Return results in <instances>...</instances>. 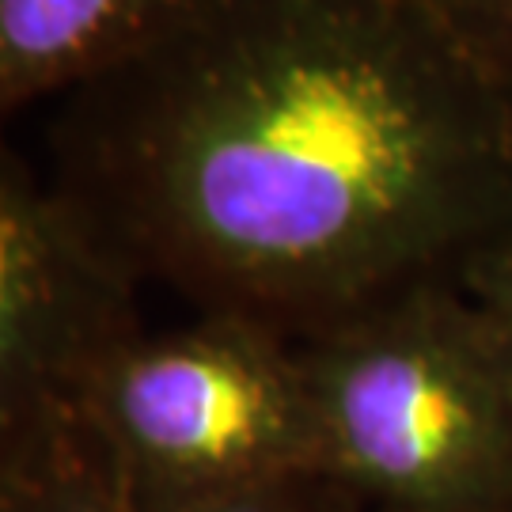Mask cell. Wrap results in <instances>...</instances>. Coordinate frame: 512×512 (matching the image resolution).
<instances>
[{
	"label": "cell",
	"mask_w": 512,
	"mask_h": 512,
	"mask_svg": "<svg viewBox=\"0 0 512 512\" xmlns=\"http://www.w3.org/2000/svg\"><path fill=\"white\" fill-rule=\"evenodd\" d=\"M486 73L512 88V0H421Z\"/></svg>",
	"instance_id": "cell-7"
},
{
	"label": "cell",
	"mask_w": 512,
	"mask_h": 512,
	"mask_svg": "<svg viewBox=\"0 0 512 512\" xmlns=\"http://www.w3.org/2000/svg\"><path fill=\"white\" fill-rule=\"evenodd\" d=\"M213 0H0V133L38 99L122 69Z\"/></svg>",
	"instance_id": "cell-5"
},
{
	"label": "cell",
	"mask_w": 512,
	"mask_h": 512,
	"mask_svg": "<svg viewBox=\"0 0 512 512\" xmlns=\"http://www.w3.org/2000/svg\"><path fill=\"white\" fill-rule=\"evenodd\" d=\"M205 512H368L342 482L330 475H300L289 482H277L266 490H255L236 501H224Z\"/></svg>",
	"instance_id": "cell-9"
},
{
	"label": "cell",
	"mask_w": 512,
	"mask_h": 512,
	"mask_svg": "<svg viewBox=\"0 0 512 512\" xmlns=\"http://www.w3.org/2000/svg\"><path fill=\"white\" fill-rule=\"evenodd\" d=\"M137 293L141 281L0 133V486L80 433L92 372L145 327Z\"/></svg>",
	"instance_id": "cell-4"
},
{
	"label": "cell",
	"mask_w": 512,
	"mask_h": 512,
	"mask_svg": "<svg viewBox=\"0 0 512 512\" xmlns=\"http://www.w3.org/2000/svg\"><path fill=\"white\" fill-rule=\"evenodd\" d=\"M452 512H512V494L494 497V501H482V505H467V509H452Z\"/></svg>",
	"instance_id": "cell-10"
},
{
	"label": "cell",
	"mask_w": 512,
	"mask_h": 512,
	"mask_svg": "<svg viewBox=\"0 0 512 512\" xmlns=\"http://www.w3.org/2000/svg\"><path fill=\"white\" fill-rule=\"evenodd\" d=\"M46 175L141 285L308 338L512 217V88L421 0H213L57 99Z\"/></svg>",
	"instance_id": "cell-1"
},
{
	"label": "cell",
	"mask_w": 512,
	"mask_h": 512,
	"mask_svg": "<svg viewBox=\"0 0 512 512\" xmlns=\"http://www.w3.org/2000/svg\"><path fill=\"white\" fill-rule=\"evenodd\" d=\"M459 285L501 327L512 346V217H505L494 236L467 258Z\"/></svg>",
	"instance_id": "cell-8"
},
{
	"label": "cell",
	"mask_w": 512,
	"mask_h": 512,
	"mask_svg": "<svg viewBox=\"0 0 512 512\" xmlns=\"http://www.w3.org/2000/svg\"><path fill=\"white\" fill-rule=\"evenodd\" d=\"M296 349L319 467L368 512L512 494V346L459 281L410 285Z\"/></svg>",
	"instance_id": "cell-2"
},
{
	"label": "cell",
	"mask_w": 512,
	"mask_h": 512,
	"mask_svg": "<svg viewBox=\"0 0 512 512\" xmlns=\"http://www.w3.org/2000/svg\"><path fill=\"white\" fill-rule=\"evenodd\" d=\"M80 429L133 512H205L323 475L296 338L228 311L133 330L92 372Z\"/></svg>",
	"instance_id": "cell-3"
},
{
	"label": "cell",
	"mask_w": 512,
	"mask_h": 512,
	"mask_svg": "<svg viewBox=\"0 0 512 512\" xmlns=\"http://www.w3.org/2000/svg\"><path fill=\"white\" fill-rule=\"evenodd\" d=\"M0 512H133V505L80 429L50 463L0 486Z\"/></svg>",
	"instance_id": "cell-6"
}]
</instances>
